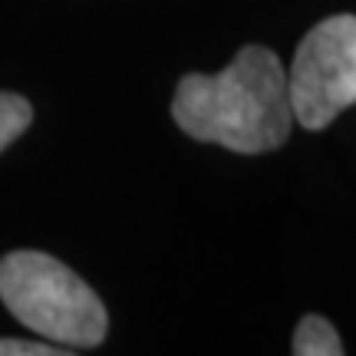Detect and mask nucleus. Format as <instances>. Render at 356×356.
Returning <instances> with one entry per match:
<instances>
[{
    "label": "nucleus",
    "mask_w": 356,
    "mask_h": 356,
    "mask_svg": "<svg viewBox=\"0 0 356 356\" xmlns=\"http://www.w3.org/2000/svg\"><path fill=\"white\" fill-rule=\"evenodd\" d=\"M172 119L185 136L225 145L228 152H274L287 142L293 126L287 70L274 50L244 47L215 76H181Z\"/></svg>",
    "instance_id": "obj_1"
},
{
    "label": "nucleus",
    "mask_w": 356,
    "mask_h": 356,
    "mask_svg": "<svg viewBox=\"0 0 356 356\" xmlns=\"http://www.w3.org/2000/svg\"><path fill=\"white\" fill-rule=\"evenodd\" d=\"M0 300L24 327L53 343L86 350L102 343L109 330L106 307L92 287L43 251L0 257Z\"/></svg>",
    "instance_id": "obj_2"
},
{
    "label": "nucleus",
    "mask_w": 356,
    "mask_h": 356,
    "mask_svg": "<svg viewBox=\"0 0 356 356\" xmlns=\"http://www.w3.org/2000/svg\"><path fill=\"white\" fill-rule=\"evenodd\" d=\"M287 83H291L293 122H300L310 132L327 129L346 106H356L353 13H333L300 40Z\"/></svg>",
    "instance_id": "obj_3"
},
{
    "label": "nucleus",
    "mask_w": 356,
    "mask_h": 356,
    "mask_svg": "<svg viewBox=\"0 0 356 356\" xmlns=\"http://www.w3.org/2000/svg\"><path fill=\"white\" fill-rule=\"evenodd\" d=\"M293 353L297 356H340L343 343H340V333L330 327V320L317 317V314H307L297 330H293Z\"/></svg>",
    "instance_id": "obj_4"
},
{
    "label": "nucleus",
    "mask_w": 356,
    "mask_h": 356,
    "mask_svg": "<svg viewBox=\"0 0 356 356\" xmlns=\"http://www.w3.org/2000/svg\"><path fill=\"white\" fill-rule=\"evenodd\" d=\"M30 122H33V106L17 92H0V152L13 139H20Z\"/></svg>",
    "instance_id": "obj_5"
},
{
    "label": "nucleus",
    "mask_w": 356,
    "mask_h": 356,
    "mask_svg": "<svg viewBox=\"0 0 356 356\" xmlns=\"http://www.w3.org/2000/svg\"><path fill=\"white\" fill-rule=\"evenodd\" d=\"M66 346L30 343V340H0V356H60Z\"/></svg>",
    "instance_id": "obj_6"
}]
</instances>
